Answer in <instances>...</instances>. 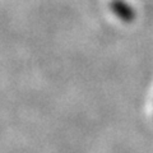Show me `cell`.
Masks as SVG:
<instances>
[{
  "mask_svg": "<svg viewBox=\"0 0 153 153\" xmlns=\"http://www.w3.org/2000/svg\"><path fill=\"white\" fill-rule=\"evenodd\" d=\"M111 8H112L114 13L120 19H123L124 22H131L134 19V12L131 10V8L129 7L128 4L121 1V0H115V1H112Z\"/></svg>",
  "mask_w": 153,
  "mask_h": 153,
  "instance_id": "obj_1",
  "label": "cell"
}]
</instances>
